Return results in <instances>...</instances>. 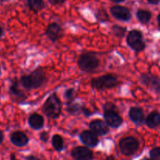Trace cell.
<instances>
[{"label": "cell", "instance_id": "obj_16", "mask_svg": "<svg viewBox=\"0 0 160 160\" xmlns=\"http://www.w3.org/2000/svg\"><path fill=\"white\" fill-rule=\"evenodd\" d=\"M28 124L32 129L40 130L44 126V118L39 114L33 113L29 116Z\"/></svg>", "mask_w": 160, "mask_h": 160}, {"label": "cell", "instance_id": "obj_19", "mask_svg": "<svg viewBox=\"0 0 160 160\" xmlns=\"http://www.w3.org/2000/svg\"><path fill=\"white\" fill-rule=\"evenodd\" d=\"M27 3L29 9L35 13L39 12L44 8L43 0H27Z\"/></svg>", "mask_w": 160, "mask_h": 160}, {"label": "cell", "instance_id": "obj_13", "mask_svg": "<svg viewBox=\"0 0 160 160\" xmlns=\"http://www.w3.org/2000/svg\"><path fill=\"white\" fill-rule=\"evenodd\" d=\"M47 35L53 42H55L58 39H59L62 34V28L61 26L57 23H52L49 24L47 29Z\"/></svg>", "mask_w": 160, "mask_h": 160}, {"label": "cell", "instance_id": "obj_9", "mask_svg": "<svg viewBox=\"0 0 160 160\" xmlns=\"http://www.w3.org/2000/svg\"><path fill=\"white\" fill-rule=\"evenodd\" d=\"M112 16L117 20L122 21H128L131 18L130 11L125 7L122 6H114L110 10Z\"/></svg>", "mask_w": 160, "mask_h": 160}, {"label": "cell", "instance_id": "obj_22", "mask_svg": "<svg viewBox=\"0 0 160 160\" xmlns=\"http://www.w3.org/2000/svg\"><path fill=\"white\" fill-rule=\"evenodd\" d=\"M82 110V106L80 105L79 104H76V103L73 102H69L67 104V111L70 114L72 115H75L80 112V111Z\"/></svg>", "mask_w": 160, "mask_h": 160}, {"label": "cell", "instance_id": "obj_26", "mask_svg": "<svg viewBox=\"0 0 160 160\" xmlns=\"http://www.w3.org/2000/svg\"><path fill=\"white\" fill-rule=\"evenodd\" d=\"M48 137H49L48 132L43 131L42 133H41V134H40V139L42 140V141H44V142H47V140H48Z\"/></svg>", "mask_w": 160, "mask_h": 160}, {"label": "cell", "instance_id": "obj_38", "mask_svg": "<svg viewBox=\"0 0 160 160\" xmlns=\"http://www.w3.org/2000/svg\"><path fill=\"white\" fill-rule=\"evenodd\" d=\"M1 2H5V1H7V0H0Z\"/></svg>", "mask_w": 160, "mask_h": 160}, {"label": "cell", "instance_id": "obj_8", "mask_svg": "<svg viewBox=\"0 0 160 160\" xmlns=\"http://www.w3.org/2000/svg\"><path fill=\"white\" fill-rule=\"evenodd\" d=\"M141 81L144 85L155 92L157 94L160 95V79L157 77L148 74H143L141 76Z\"/></svg>", "mask_w": 160, "mask_h": 160}, {"label": "cell", "instance_id": "obj_29", "mask_svg": "<svg viewBox=\"0 0 160 160\" xmlns=\"http://www.w3.org/2000/svg\"><path fill=\"white\" fill-rule=\"evenodd\" d=\"M160 0H148V2L151 4H158Z\"/></svg>", "mask_w": 160, "mask_h": 160}, {"label": "cell", "instance_id": "obj_31", "mask_svg": "<svg viewBox=\"0 0 160 160\" xmlns=\"http://www.w3.org/2000/svg\"><path fill=\"white\" fill-rule=\"evenodd\" d=\"M27 160H38V159L37 158H35V157H34V156H29Z\"/></svg>", "mask_w": 160, "mask_h": 160}, {"label": "cell", "instance_id": "obj_18", "mask_svg": "<svg viewBox=\"0 0 160 160\" xmlns=\"http://www.w3.org/2000/svg\"><path fill=\"white\" fill-rule=\"evenodd\" d=\"M9 92H10V94L15 98H18V99H23L24 98V93H23L22 90L20 89L19 83L17 80H13L10 86V88H9Z\"/></svg>", "mask_w": 160, "mask_h": 160}, {"label": "cell", "instance_id": "obj_12", "mask_svg": "<svg viewBox=\"0 0 160 160\" xmlns=\"http://www.w3.org/2000/svg\"><path fill=\"white\" fill-rule=\"evenodd\" d=\"M79 138L81 141L88 147H95L99 143L97 135L92 131H90V130L82 131V133H80Z\"/></svg>", "mask_w": 160, "mask_h": 160}, {"label": "cell", "instance_id": "obj_23", "mask_svg": "<svg viewBox=\"0 0 160 160\" xmlns=\"http://www.w3.org/2000/svg\"><path fill=\"white\" fill-rule=\"evenodd\" d=\"M126 30H127L126 28L120 27V26L118 25H114L112 28V31L114 35L116 37H118V38H122V37L124 36L126 33Z\"/></svg>", "mask_w": 160, "mask_h": 160}, {"label": "cell", "instance_id": "obj_5", "mask_svg": "<svg viewBox=\"0 0 160 160\" xmlns=\"http://www.w3.org/2000/svg\"><path fill=\"white\" fill-rule=\"evenodd\" d=\"M117 84H118V80L112 75H102V76L97 77L91 80L92 88L98 90L114 88L116 87Z\"/></svg>", "mask_w": 160, "mask_h": 160}, {"label": "cell", "instance_id": "obj_6", "mask_svg": "<svg viewBox=\"0 0 160 160\" xmlns=\"http://www.w3.org/2000/svg\"><path fill=\"white\" fill-rule=\"evenodd\" d=\"M127 42L129 47L134 51L141 52L145 48V42L143 39V35L140 31L133 29L129 32L127 37Z\"/></svg>", "mask_w": 160, "mask_h": 160}, {"label": "cell", "instance_id": "obj_17", "mask_svg": "<svg viewBox=\"0 0 160 160\" xmlns=\"http://www.w3.org/2000/svg\"><path fill=\"white\" fill-rule=\"evenodd\" d=\"M146 124L149 128H155L160 126V114L157 112H152L146 118Z\"/></svg>", "mask_w": 160, "mask_h": 160}, {"label": "cell", "instance_id": "obj_25", "mask_svg": "<svg viewBox=\"0 0 160 160\" xmlns=\"http://www.w3.org/2000/svg\"><path fill=\"white\" fill-rule=\"evenodd\" d=\"M73 95H74V90L72 88L68 89V90H66L65 92H64V98H65V99L68 101H70L72 99Z\"/></svg>", "mask_w": 160, "mask_h": 160}, {"label": "cell", "instance_id": "obj_28", "mask_svg": "<svg viewBox=\"0 0 160 160\" xmlns=\"http://www.w3.org/2000/svg\"><path fill=\"white\" fill-rule=\"evenodd\" d=\"M4 140V134H3V132L2 130H0V144H2V141Z\"/></svg>", "mask_w": 160, "mask_h": 160}, {"label": "cell", "instance_id": "obj_27", "mask_svg": "<svg viewBox=\"0 0 160 160\" xmlns=\"http://www.w3.org/2000/svg\"><path fill=\"white\" fill-rule=\"evenodd\" d=\"M66 0H49V2L52 5H58V4H62L65 2Z\"/></svg>", "mask_w": 160, "mask_h": 160}, {"label": "cell", "instance_id": "obj_33", "mask_svg": "<svg viewBox=\"0 0 160 160\" xmlns=\"http://www.w3.org/2000/svg\"><path fill=\"white\" fill-rule=\"evenodd\" d=\"M105 160H116L114 156H108Z\"/></svg>", "mask_w": 160, "mask_h": 160}, {"label": "cell", "instance_id": "obj_15", "mask_svg": "<svg viewBox=\"0 0 160 160\" xmlns=\"http://www.w3.org/2000/svg\"><path fill=\"white\" fill-rule=\"evenodd\" d=\"M129 117L132 122L137 125H141L144 122V115L143 110L138 107H133L129 111Z\"/></svg>", "mask_w": 160, "mask_h": 160}, {"label": "cell", "instance_id": "obj_30", "mask_svg": "<svg viewBox=\"0 0 160 160\" xmlns=\"http://www.w3.org/2000/svg\"><path fill=\"white\" fill-rule=\"evenodd\" d=\"M4 35V29L0 26V38H2Z\"/></svg>", "mask_w": 160, "mask_h": 160}, {"label": "cell", "instance_id": "obj_1", "mask_svg": "<svg viewBox=\"0 0 160 160\" xmlns=\"http://www.w3.org/2000/svg\"><path fill=\"white\" fill-rule=\"evenodd\" d=\"M47 81L46 73L42 68H38L28 75H23L20 79L21 86L26 90H34L42 87Z\"/></svg>", "mask_w": 160, "mask_h": 160}, {"label": "cell", "instance_id": "obj_3", "mask_svg": "<svg viewBox=\"0 0 160 160\" xmlns=\"http://www.w3.org/2000/svg\"><path fill=\"white\" fill-rule=\"evenodd\" d=\"M104 117L108 126L118 128L122 123V117L116 112V107L112 103H106L104 106Z\"/></svg>", "mask_w": 160, "mask_h": 160}, {"label": "cell", "instance_id": "obj_2", "mask_svg": "<svg viewBox=\"0 0 160 160\" xmlns=\"http://www.w3.org/2000/svg\"><path fill=\"white\" fill-rule=\"evenodd\" d=\"M44 113L50 118H58L61 113V102L56 93L50 95L43 104Z\"/></svg>", "mask_w": 160, "mask_h": 160}, {"label": "cell", "instance_id": "obj_10", "mask_svg": "<svg viewBox=\"0 0 160 160\" xmlns=\"http://www.w3.org/2000/svg\"><path fill=\"white\" fill-rule=\"evenodd\" d=\"M71 155L76 160H91L93 158V152L87 147H76L72 149Z\"/></svg>", "mask_w": 160, "mask_h": 160}, {"label": "cell", "instance_id": "obj_21", "mask_svg": "<svg viewBox=\"0 0 160 160\" xmlns=\"http://www.w3.org/2000/svg\"><path fill=\"white\" fill-rule=\"evenodd\" d=\"M52 145L53 148L58 152H61L64 148V140L59 134L53 135L52 138Z\"/></svg>", "mask_w": 160, "mask_h": 160}, {"label": "cell", "instance_id": "obj_14", "mask_svg": "<svg viewBox=\"0 0 160 160\" xmlns=\"http://www.w3.org/2000/svg\"><path fill=\"white\" fill-rule=\"evenodd\" d=\"M10 141L17 147H24L28 143V138L21 131H15L10 135Z\"/></svg>", "mask_w": 160, "mask_h": 160}, {"label": "cell", "instance_id": "obj_24", "mask_svg": "<svg viewBox=\"0 0 160 160\" xmlns=\"http://www.w3.org/2000/svg\"><path fill=\"white\" fill-rule=\"evenodd\" d=\"M150 157L152 160H160V148H155L150 152Z\"/></svg>", "mask_w": 160, "mask_h": 160}, {"label": "cell", "instance_id": "obj_11", "mask_svg": "<svg viewBox=\"0 0 160 160\" xmlns=\"http://www.w3.org/2000/svg\"><path fill=\"white\" fill-rule=\"evenodd\" d=\"M90 129L96 135L103 136L108 133V127L104 121L101 119H94L90 123Z\"/></svg>", "mask_w": 160, "mask_h": 160}, {"label": "cell", "instance_id": "obj_35", "mask_svg": "<svg viewBox=\"0 0 160 160\" xmlns=\"http://www.w3.org/2000/svg\"><path fill=\"white\" fill-rule=\"evenodd\" d=\"M157 19H158V26H159L160 28V13L158 15V18H157Z\"/></svg>", "mask_w": 160, "mask_h": 160}, {"label": "cell", "instance_id": "obj_36", "mask_svg": "<svg viewBox=\"0 0 160 160\" xmlns=\"http://www.w3.org/2000/svg\"><path fill=\"white\" fill-rule=\"evenodd\" d=\"M141 160H152V159H150V158H143V159H141Z\"/></svg>", "mask_w": 160, "mask_h": 160}, {"label": "cell", "instance_id": "obj_34", "mask_svg": "<svg viewBox=\"0 0 160 160\" xmlns=\"http://www.w3.org/2000/svg\"><path fill=\"white\" fill-rule=\"evenodd\" d=\"M10 160H18V159H17L16 157H15V155H13V154H12L11 156H10Z\"/></svg>", "mask_w": 160, "mask_h": 160}, {"label": "cell", "instance_id": "obj_7", "mask_svg": "<svg viewBox=\"0 0 160 160\" xmlns=\"http://www.w3.org/2000/svg\"><path fill=\"white\" fill-rule=\"evenodd\" d=\"M118 146L122 154L125 155H131L137 152L139 148V143L133 137H127L119 141Z\"/></svg>", "mask_w": 160, "mask_h": 160}, {"label": "cell", "instance_id": "obj_37", "mask_svg": "<svg viewBox=\"0 0 160 160\" xmlns=\"http://www.w3.org/2000/svg\"><path fill=\"white\" fill-rule=\"evenodd\" d=\"M2 75V71H1V68H0V76Z\"/></svg>", "mask_w": 160, "mask_h": 160}, {"label": "cell", "instance_id": "obj_20", "mask_svg": "<svg viewBox=\"0 0 160 160\" xmlns=\"http://www.w3.org/2000/svg\"><path fill=\"white\" fill-rule=\"evenodd\" d=\"M137 18L138 21L143 24H145L149 22L152 18V13L150 11L145 10H139L136 13Z\"/></svg>", "mask_w": 160, "mask_h": 160}, {"label": "cell", "instance_id": "obj_32", "mask_svg": "<svg viewBox=\"0 0 160 160\" xmlns=\"http://www.w3.org/2000/svg\"><path fill=\"white\" fill-rule=\"evenodd\" d=\"M111 1H112V2H117V3H118V2H124L125 0H111Z\"/></svg>", "mask_w": 160, "mask_h": 160}, {"label": "cell", "instance_id": "obj_4", "mask_svg": "<svg viewBox=\"0 0 160 160\" xmlns=\"http://www.w3.org/2000/svg\"><path fill=\"white\" fill-rule=\"evenodd\" d=\"M99 59L93 53H82L78 60V65L82 72H91L99 65Z\"/></svg>", "mask_w": 160, "mask_h": 160}]
</instances>
